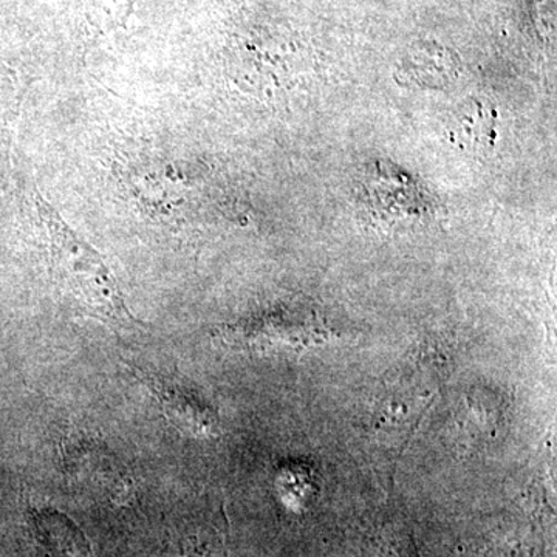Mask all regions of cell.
<instances>
[{
  "mask_svg": "<svg viewBox=\"0 0 557 557\" xmlns=\"http://www.w3.org/2000/svg\"><path fill=\"white\" fill-rule=\"evenodd\" d=\"M42 242L53 284L83 313L113 329L141 325L124 302L115 274L104 258L70 228L57 209L36 196Z\"/></svg>",
  "mask_w": 557,
  "mask_h": 557,
  "instance_id": "obj_1",
  "label": "cell"
},
{
  "mask_svg": "<svg viewBox=\"0 0 557 557\" xmlns=\"http://www.w3.org/2000/svg\"><path fill=\"white\" fill-rule=\"evenodd\" d=\"M500 129V116L493 102L468 98L454 109L448 123L450 143L469 153H485L494 149Z\"/></svg>",
  "mask_w": 557,
  "mask_h": 557,
  "instance_id": "obj_2",
  "label": "cell"
},
{
  "mask_svg": "<svg viewBox=\"0 0 557 557\" xmlns=\"http://www.w3.org/2000/svg\"><path fill=\"white\" fill-rule=\"evenodd\" d=\"M399 81L418 89H443L457 76L456 61L445 50L421 47L399 62Z\"/></svg>",
  "mask_w": 557,
  "mask_h": 557,
  "instance_id": "obj_3",
  "label": "cell"
},
{
  "mask_svg": "<svg viewBox=\"0 0 557 557\" xmlns=\"http://www.w3.org/2000/svg\"><path fill=\"white\" fill-rule=\"evenodd\" d=\"M22 101L21 84L0 76V159H5L10 149L14 121Z\"/></svg>",
  "mask_w": 557,
  "mask_h": 557,
  "instance_id": "obj_4",
  "label": "cell"
}]
</instances>
